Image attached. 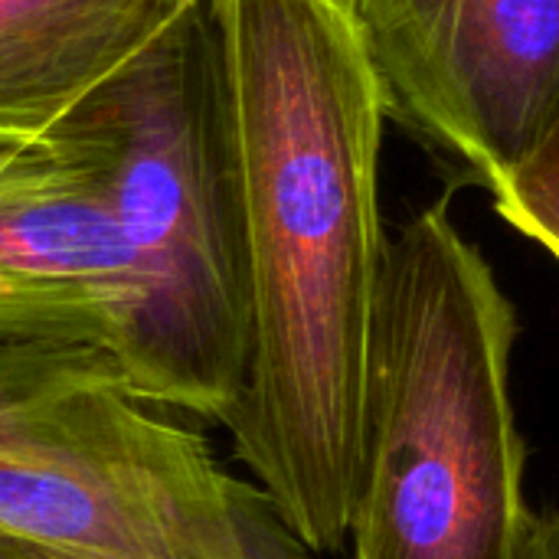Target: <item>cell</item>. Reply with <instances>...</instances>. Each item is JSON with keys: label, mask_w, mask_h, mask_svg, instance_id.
Wrapping results in <instances>:
<instances>
[{"label": "cell", "mask_w": 559, "mask_h": 559, "mask_svg": "<svg viewBox=\"0 0 559 559\" xmlns=\"http://www.w3.org/2000/svg\"><path fill=\"white\" fill-rule=\"evenodd\" d=\"M249 259V370L233 459L314 554L350 537L373 318L383 95L341 0H216Z\"/></svg>", "instance_id": "obj_1"}, {"label": "cell", "mask_w": 559, "mask_h": 559, "mask_svg": "<svg viewBox=\"0 0 559 559\" xmlns=\"http://www.w3.org/2000/svg\"><path fill=\"white\" fill-rule=\"evenodd\" d=\"M514 308L445 203L386 236L354 559H521Z\"/></svg>", "instance_id": "obj_2"}, {"label": "cell", "mask_w": 559, "mask_h": 559, "mask_svg": "<svg viewBox=\"0 0 559 559\" xmlns=\"http://www.w3.org/2000/svg\"><path fill=\"white\" fill-rule=\"evenodd\" d=\"M69 118L105 151L144 282L131 393L219 423L249 370L242 170L216 0H190Z\"/></svg>", "instance_id": "obj_3"}, {"label": "cell", "mask_w": 559, "mask_h": 559, "mask_svg": "<svg viewBox=\"0 0 559 559\" xmlns=\"http://www.w3.org/2000/svg\"><path fill=\"white\" fill-rule=\"evenodd\" d=\"M0 534L124 559H314L111 354L0 334Z\"/></svg>", "instance_id": "obj_4"}, {"label": "cell", "mask_w": 559, "mask_h": 559, "mask_svg": "<svg viewBox=\"0 0 559 559\" xmlns=\"http://www.w3.org/2000/svg\"><path fill=\"white\" fill-rule=\"evenodd\" d=\"M383 108L501 180L559 108V0H341Z\"/></svg>", "instance_id": "obj_5"}, {"label": "cell", "mask_w": 559, "mask_h": 559, "mask_svg": "<svg viewBox=\"0 0 559 559\" xmlns=\"http://www.w3.org/2000/svg\"><path fill=\"white\" fill-rule=\"evenodd\" d=\"M0 334L102 347L128 390L141 370L144 282L105 151L69 115L0 144Z\"/></svg>", "instance_id": "obj_6"}, {"label": "cell", "mask_w": 559, "mask_h": 559, "mask_svg": "<svg viewBox=\"0 0 559 559\" xmlns=\"http://www.w3.org/2000/svg\"><path fill=\"white\" fill-rule=\"evenodd\" d=\"M190 0H0V144L46 134Z\"/></svg>", "instance_id": "obj_7"}, {"label": "cell", "mask_w": 559, "mask_h": 559, "mask_svg": "<svg viewBox=\"0 0 559 559\" xmlns=\"http://www.w3.org/2000/svg\"><path fill=\"white\" fill-rule=\"evenodd\" d=\"M491 190L498 213L559 262V108L537 144Z\"/></svg>", "instance_id": "obj_8"}, {"label": "cell", "mask_w": 559, "mask_h": 559, "mask_svg": "<svg viewBox=\"0 0 559 559\" xmlns=\"http://www.w3.org/2000/svg\"><path fill=\"white\" fill-rule=\"evenodd\" d=\"M0 559H124L105 557V554H88V550H69V547H52V544H36L23 537L0 534Z\"/></svg>", "instance_id": "obj_9"}, {"label": "cell", "mask_w": 559, "mask_h": 559, "mask_svg": "<svg viewBox=\"0 0 559 559\" xmlns=\"http://www.w3.org/2000/svg\"><path fill=\"white\" fill-rule=\"evenodd\" d=\"M521 559H559V511L534 518Z\"/></svg>", "instance_id": "obj_10"}]
</instances>
